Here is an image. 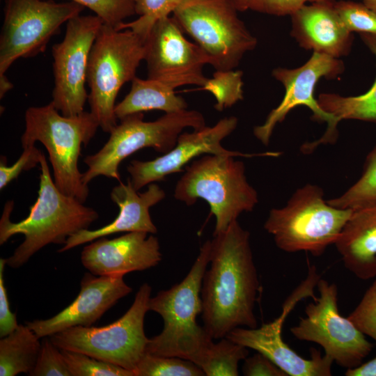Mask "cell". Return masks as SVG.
Instances as JSON below:
<instances>
[{
    "label": "cell",
    "mask_w": 376,
    "mask_h": 376,
    "mask_svg": "<svg viewBox=\"0 0 376 376\" xmlns=\"http://www.w3.org/2000/svg\"><path fill=\"white\" fill-rule=\"evenodd\" d=\"M210 240V264L201 290L203 327L221 339L237 327L256 328L260 283L249 233L237 220Z\"/></svg>",
    "instance_id": "6da1fadb"
},
{
    "label": "cell",
    "mask_w": 376,
    "mask_h": 376,
    "mask_svg": "<svg viewBox=\"0 0 376 376\" xmlns=\"http://www.w3.org/2000/svg\"><path fill=\"white\" fill-rule=\"evenodd\" d=\"M145 40L130 29L103 23L93 45L87 70L90 112L100 127L110 133L118 125L116 99L121 87L136 77L146 54Z\"/></svg>",
    "instance_id": "8992f818"
},
{
    "label": "cell",
    "mask_w": 376,
    "mask_h": 376,
    "mask_svg": "<svg viewBox=\"0 0 376 376\" xmlns=\"http://www.w3.org/2000/svg\"><path fill=\"white\" fill-rule=\"evenodd\" d=\"M42 152L39 150L34 145L23 148V152L19 159L10 166L6 164V159L1 157L0 161V189L5 188L11 181L17 178L22 171H29L37 164Z\"/></svg>",
    "instance_id": "d590c367"
},
{
    "label": "cell",
    "mask_w": 376,
    "mask_h": 376,
    "mask_svg": "<svg viewBox=\"0 0 376 376\" xmlns=\"http://www.w3.org/2000/svg\"><path fill=\"white\" fill-rule=\"evenodd\" d=\"M84 9L71 1L6 0L0 37V75L17 59L44 52L61 25Z\"/></svg>",
    "instance_id": "7c38bea8"
},
{
    "label": "cell",
    "mask_w": 376,
    "mask_h": 376,
    "mask_svg": "<svg viewBox=\"0 0 376 376\" xmlns=\"http://www.w3.org/2000/svg\"><path fill=\"white\" fill-rule=\"evenodd\" d=\"M124 275L95 276L85 273L77 298L56 315L26 324L40 338L49 337L77 326L91 327L121 298L132 291Z\"/></svg>",
    "instance_id": "ac0fdd59"
},
{
    "label": "cell",
    "mask_w": 376,
    "mask_h": 376,
    "mask_svg": "<svg viewBox=\"0 0 376 376\" xmlns=\"http://www.w3.org/2000/svg\"><path fill=\"white\" fill-rule=\"evenodd\" d=\"M243 72L241 70H216L201 87L212 93L215 100V109L223 111L243 100Z\"/></svg>",
    "instance_id": "83f0119b"
},
{
    "label": "cell",
    "mask_w": 376,
    "mask_h": 376,
    "mask_svg": "<svg viewBox=\"0 0 376 376\" xmlns=\"http://www.w3.org/2000/svg\"><path fill=\"white\" fill-rule=\"evenodd\" d=\"M182 32L173 17H163L154 24L145 40L148 78L174 89L184 85L202 87L207 79L202 70L210 64L209 58Z\"/></svg>",
    "instance_id": "2e32d148"
},
{
    "label": "cell",
    "mask_w": 376,
    "mask_h": 376,
    "mask_svg": "<svg viewBox=\"0 0 376 376\" xmlns=\"http://www.w3.org/2000/svg\"><path fill=\"white\" fill-rule=\"evenodd\" d=\"M93 10L103 23L116 29L136 14L133 0H70Z\"/></svg>",
    "instance_id": "d6a6232c"
},
{
    "label": "cell",
    "mask_w": 376,
    "mask_h": 376,
    "mask_svg": "<svg viewBox=\"0 0 376 376\" xmlns=\"http://www.w3.org/2000/svg\"><path fill=\"white\" fill-rule=\"evenodd\" d=\"M367 7L376 13V0H361Z\"/></svg>",
    "instance_id": "7bdbcfd3"
},
{
    "label": "cell",
    "mask_w": 376,
    "mask_h": 376,
    "mask_svg": "<svg viewBox=\"0 0 376 376\" xmlns=\"http://www.w3.org/2000/svg\"><path fill=\"white\" fill-rule=\"evenodd\" d=\"M143 231L102 237L84 247L81 261L95 276L125 275L153 267L162 260L157 237Z\"/></svg>",
    "instance_id": "d6986e66"
},
{
    "label": "cell",
    "mask_w": 376,
    "mask_h": 376,
    "mask_svg": "<svg viewBox=\"0 0 376 376\" xmlns=\"http://www.w3.org/2000/svg\"><path fill=\"white\" fill-rule=\"evenodd\" d=\"M327 203L336 207L352 210L376 203V144L366 155L357 180L340 196L327 200Z\"/></svg>",
    "instance_id": "4316f807"
},
{
    "label": "cell",
    "mask_w": 376,
    "mask_h": 376,
    "mask_svg": "<svg viewBox=\"0 0 376 376\" xmlns=\"http://www.w3.org/2000/svg\"><path fill=\"white\" fill-rule=\"evenodd\" d=\"M347 318L364 335L376 343V276Z\"/></svg>",
    "instance_id": "836d02e7"
},
{
    "label": "cell",
    "mask_w": 376,
    "mask_h": 376,
    "mask_svg": "<svg viewBox=\"0 0 376 376\" xmlns=\"http://www.w3.org/2000/svg\"><path fill=\"white\" fill-rule=\"evenodd\" d=\"M344 70V63L339 58L317 52H313L299 68L274 69L272 76L283 85L285 95L280 104L269 112L265 122L254 127L255 136L264 145H268L276 124L282 123L292 109L304 105L313 112L312 120L327 123V128L320 139L303 144L300 150L304 154H310L320 145L334 143L338 138L336 119L320 107L313 93L321 78H336Z\"/></svg>",
    "instance_id": "8fae6325"
},
{
    "label": "cell",
    "mask_w": 376,
    "mask_h": 376,
    "mask_svg": "<svg viewBox=\"0 0 376 376\" xmlns=\"http://www.w3.org/2000/svg\"><path fill=\"white\" fill-rule=\"evenodd\" d=\"M40 166L38 196L30 207L28 216L19 222H12L10 214L14 203L8 201L0 221L1 245L14 235L24 236L22 243L6 258V265L11 268L22 267L34 253L49 244H65L69 237L88 229L99 217L94 209L58 190L43 152Z\"/></svg>",
    "instance_id": "7a4b0ae2"
},
{
    "label": "cell",
    "mask_w": 376,
    "mask_h": 376,
    "mask_svg": "<svg viewBox=\"0 0 376 376\" xmlns=\"http://www.w3.org/2000/svg\"><path fill=\"white\" fill-rule=\"evenodd\" d=\"M6 265V258H0V336L3 338L14 330L19 324L16 315L10 309L9 301L4 285L3 272Z\"/></svg>",
    "instance_id": "74e56055"
},
{
    "label": "cell",
    "mask_w": 376,
    "mask_h": 376,
    "mask_svg": "<svg viewBox=\"0 0 376 376\" xmlns=\"http://www.w3.org/2000/svg\"><path fill=\"white\" fill-rule=\"evenodd\" d=\"M135 13L139 17L123 22L116 29H130L146 38L154 24L160 19L173 13L182 0H133Z\"/></svg>",
    "instance_id": "f546056e"
},
{
    "label": "cell",
    "mask_w": 376,
    "mask_h": 376,
    "mask_svg": "<svg viewBox=\"0 0 376 376\" xmlns=\"http://www.w3.org/2000/svg\"><path fill=\"white\" fill-rule=\"evenodd\" d=\"M111 199L119 207V213L110 224L96 230L83 229L69 237L58 252L92 242L102 237L122 232L143 231L155 234L157 229L153 224L149 210L163 200L165 192L159 185L150 183L147 190L138 193L130 179L127 184L120 182L111 192Z\"/></svg>",
    "instance_id": "ffe728a7"
},
{
    "label": "cell",
    "mask_w": 376,
    "mask_h": 376,
    "mask_svg": "<svg viewBox=\"0 0 376 376\" xmlns=\"http://www.w3.org/2000/svg\"><path fill=\"white\" fill-rule=\"evenodd\" d=\"M252 0H233L238 10L251 9Z\"/></svg>",
    "instance_id": "b9f144b4"
},
{
    "label": "cell",
    "mask_w": 376,
    "mask_h": 376,
    "mask_svg": "<svg viewBox=\"0 0 376 376\" xmlns=\"http://www.w3.org/2000/svg\"><path fill=\"white\" fill-rule=\"evenodd\" d=\"M151 287L142 284L133 304L116 321L102 327L77 326L49 336L60 349L78 352L132 370L146 354L148 339L144 318Z\"/></svg>",
    "instance_id": "30bf717a"
},
{
    "label": "cell",
    "mask_w": 376,
    "mask_h": 376,
    "mask_svg": "<svg viewBox=\"0 0 376 376\" xmlns=\"http://www.w3.org/2000/svg\"><path fill=\"white\" fill-rule=\"evenodd\" d=\"M40 338L27 324L17 328L0 340V375L15 376L33 370L40 348Z\"/></svg>",
    "instance_id": "d4e9b609"
},
{
    "label": "cell",
    "mask_w": 376,
    "mask_h": 376,
    "mask_svg": "<svg viewBox=\"0 0 376 376\" xmlns=\"http://www.w3.org/2000/svg\"><path fill=\"white\" fill-rule=\"evenodd\" d=\"M334 2L300 8L291 15V35L302 48L339 58L350 53L353 35L336 12Z\"/></svg>",
    "instance_id": "44dd1931"
},
{
    "label": "cell",
    "mask_w": 376,
    "mask_h": 376,
    "mask_svg": "<svg viewBox=\"0 0 376 376\" xmlns=\"http://www.w3.org/2000/svg\"><path fill=\"white\" fill-rule=\"evenodd\" d=\"M143 117L140 112L120 119L103 147L84 158L88 166L82 173L84 184L100 175L120 180V164L136 151L152 148L162 153L168 152L176 145L184 129L200 130L206 126L204 116L196 110L168 113L150 122L144 121Z\"/></svg>",
    "instance_id": "ba28073f"
},
{
    "label": "cell",
    "mask_w": 376,
    "mask_h": 376,
    "mask_svg": "<svg viewBox=\"0 0 376 376\" xmlns=\"http://www.w3.org/2000/svg\"><path fill=\"white\" fill-rule=\"evenodd\" d=\"M345 375L376 376V356L364 363H360L356 367L347 368L345 372Z\"/></svg>",
    "instance_id": "ab89813d"
},
{
    "label": "cell",
    "mask_w": 376,
    "mask_h": 376,
    "mask_svg": "<svg viewBox=\"0 0 376 376\" xmlns=\"http://www.w3.org/2000/svg\"><path fill=\"white\" fill-rule=\"evenodd\" d=\"M329 1L334 0H252L251 9L278 16L291 15L307 2Z\"/></svg>",
    "instance_id": "8d00e7d4"
},
{
    "label": "cell",
    "mask_w": 376,
    "mask_h": 376,
    "mask_svg": "<svg viewBox=\"0 0 376 376\" xmlns=\"http://www.w3.org/2000/svg\"><path fill=\"white\" fill-rule=\"evenodd\" d=\"M134 376H203V371L191 361L175 357L146 353L136 368Z\"/></svg>",
    "instance_id": "f1b7e54d"
},
{
    "label": "cell",
    "mask_w": 376,
    "mask_h": 376,
    "mask_svg": "<svg viewBox=\"0 0 376 376\" xmlns=\"http://www.w3.org/2000/svg\"><path fill=\"white\" fill-rule=\"evenodd\" d=\"M13 88V84L8 78L3 75H0V97H3L5 94Z\"/></svg>",
    "instance_id": "60d3db41"
},
{
    "label": "cell",
    "mask_w": 376,
    "mask_h": 376,
    "mask_svg": "<svg viewBox=\"0 0 376 376\" xmlns=\"http://www.w3.org/2000/svg\"><path fill=\"white\" fill-rule=\"evenodd\" d=\"M103 24L97 15H77L67 22L61 42L52 49L54 86L52 103L65 116L79 114L88 95L86 90L90 53Z\"/></svg>",
    "instance_id": "9a60e30c"
},
{
    "label": "cell",
    "mask_w": 376,
    "mask_h": 376,
    "mask_svg": "<svg viewBox=\"0 0 376 376\" xmlns=\"http://www.w3.org/2000/svg\"><path fill=\"white\" fill-rule=\"evenodd\" d=\"M72 376H134L133 371L84 353L61 349Z\"/></svg>",
    "instance_id": "4dcf8cb0"
},
{
    "label": "cell",
    "mask_w": 376,
    "mask_h": 376,
    "mask_svg": "<svg viewBox=\"0 0 376 376\" xmlns=\"http://www.w3.org/2000/svg\"><path fill=\"white\" fill-rule=\"evenodd\" d=\"M242 370L246 376H288L269 358L258 352L244 359Z\"/></svg>",
    "instance_id": "f35d334b"
},
{
    "label": "cell",
    "mask_w": 376,
    "mask_h": 376,
    "mask_svg": "<svg viewBox=\"0 0 376 376\" xmlns=\"http://www.w3.org/2000/svg\"><path fill=\"white\" fill-rule=\"evenodd\" d=\"M334 5L348 31L376 36V13L364 3L339 1Z\"/></svg>",
    "instance_id": "1f68e13d"
},
{
    "label": "cell",
    "mask_w": 376,
    "mask_h": 376,
    "mask_svg": "<svg viewBox=\"0 0 376 376\" xmlns=\"http://www.w3.org/2000/svg\"><path fill=\"white\" fill-rule=\"evenodd\" d=\"M233 0H182L173 17L216 70H233L257 45Z\"/></svg>",
    "instance_id": "9c48e42d"
},
{
    "label": "cell",
    "mask_w": 376,
    "mask_h": 376,
    "mask_svg": "<svg viewBox=\"0 0 376 376\" xmlns=\"http://www.w3.org/2000/svg\"><path fill=\"white\" fill-rule=\"evenodd\" d=\"M360 36L376 59V36L368 33ZM317 100L323 110L336 118L338 123L349 119L376 123V78L370 88L360 95L347 97L323 93Z\"/></svg>",
    "instance_id": "cb8c5ba5"
},
{
    "label": "cell",
    "mask_w": 376,
    "mask_h": 376,
    "mask_svg": "<svg viewBox=\"0 0 376 376\" xmlns=\"http://www.w3.org/2000/svg\"><path fill=\"white\" fill-rule=\"evenodd\" d=\"M237 123L236 117H225L212 127L181 133L174 148L162 156L149 161H131L127 170L133 187L138 191L147 185L164 180L168 175L182 171L189 162L203 154L246 157H278L281 154L277 152L245 154L224 148L221 141L235 130Z\"/></svg>",
    "instance_id": "e0dca14e"
},
{
    "label": "cell",
    "mask_w": 376,
    "mask_h": 376,
    "mask_svg": "<svg viewBox=\"0 0 376 376\" xmlns=\"http://www.w3.org/2000/svg\"><path fill=\"white\" fill-rule=\"evenodd\" d=\"M320 276L314 265L309 266L306 277L285 300L281 314L260 327H237L226 338L244 347L263 354L283 370L288 376H330L332 359L319 350L311 349L310 359L296 353L285 343L282 330L287 316L297 304L307 297L315 299L314 288Z\"/></svg>",
    "instance_id": "5bb4252c"
},
{
    "label": "cell",
    "mask_w": 376,
    "mask_h": 376,
    "mask_svg": "<svg viewBox=\"0 0 376 376\" xmlns=\"http://www.w3.org/2000/svg\"><path fill=\"white\" fill-rule=\"evenodd\" d=\"M187 107L186 101L177 95L171 86L157 80L135 77L128 94L116 104L115 114L120 120L132 113L150 110L168 113L181 111Z\"/></svg>",
    "instance_id": "603a6c76"
},
{
    "label": "cell",
    "mask_w": 376,
    "mask_h": 376,
    "mask_svg": "<svg viewBox=\"0 0 376 376\" xmlns=\"http://www.w3.org/2000/svg\"><path fill=\"white\" fill-rule=\"evenodd\" d=\"M31 376H72L64 361L61 349L50 338L41 343L40 351Z\"/></svg>",
    "instance_id": "e575fe53"
},
{
    "label": "cell",
    "mask_w": 376,
    "mask_h": 376,
    "mask_svg": "<svg viewBox=\"0 0 376 376\" xmlns=\"http://www.w3.org/2000/svg\"><path fill=\"white\" fill-rule=\"evenodd\" d=\"M24 118L22 148L34 145L36 141L42 143L49 154L56 187L84 203L89 189L82 180L78 160L81 146H87L100 127L96 118L90 111H84L74 116H63L52 102L28 108Z\"/></svg>",
    "instance_id": "277c9868"
},
{
    "label": "cell",
    "mask_w": 376,
    "mask_h": 376,
    "mask_svg": "<svg viewBox=\"0 0 376 376\" xmlns=\"http://www.w3.org/2000/svg\"><path fill=\"white\" fill-rule=\"evenodd\" d=\"M210 253V240H207L184 279L150 297L149 311L161 315L164 327L159 334L148 339L146 353L179 357L196 364L213 342L205 328L196 322L203 310L201 290Z\"/></svg>",
    "instance_id": "3957f363"
},
{
    "label": "cell",
    "mask_w": 376,
    "mask_h": 376,
    "mask_svg": "<svg viewBox=\"0 0 376 376\" xmlns=\"http://www.w3.org/2000/svg\"><path fill=\"white\" fill-rule=\"evenodd\" d=\"M234 157L206 154L185 167L174 197L187 205L202 198L214 215V234L227 229L243 212L252 211L258 202L256 189L248 182L245 166Z\"/></svg>",
    "instance_id": "52a82bcc"
},
{
    "label": "cell",
    "mask_w": 376,
    "mask_h": 376,
    "mask_svg": "<svg viewBox=\"0 0 376 376\" xmlns=\"http://www.w3.org/2000/svg\"><path fill=\"white\" fill-rule=\"evenodd\" d=\"M334 245L355 276L364 281L376 276V203L353 210Z\"/></svg>",
    "instance_id": "7402d4cb"
},
{
    "label": "cell",
    "mask_w": 376,
    "mask_h": 376,
    "mask_svg": "<svg viewBox=\"0 0 376 376\" xmlns=\"http://www.w3.org/2000/svg\"><path fill=\"white\" fill-rule=\"evenodd\" d=\"M324 196L322 188L308 183L296 189L284 207L269 211L264 228L278 248L320 256L335 244L353 210L334 207Z\"/></svg>",
    "instance_id": "5b68a950"
},
{
    "label": "cell",
    "mask_w": 376,
    "mask_h": 376,
    "mask_svg": "<svg viewBox=\"0 0 376 376\" xmlns=\"http://www.w3.org/2000/svg\"><path fill=\"white\" fill-rule=\"evenodd\" d=\"M316 287L320 296L306 306V317L290 332L299 340L320 345L325 355L343 368L359 366L373 344L348 318L340 314L336 285L320 278Z\"/></svg>",
    "instance_id": "4fadbf2b"
},
{
    "label": "cell",
    "mask_w": 376,
    "mask_h": 376,
    "mask_svg": "<svg viewBox=\"0 0 376 376\" xmlns=\"http://www.w3.org/2000/svg\"><path fill=\"white\" fill-rule=\"evenodd\" d=\"M248 354L247 347L224 337L212 342L196 364L207 376H237L239 362Z\"/></svg>",
    "instance_id": "484cf974"
}]
</instances>
